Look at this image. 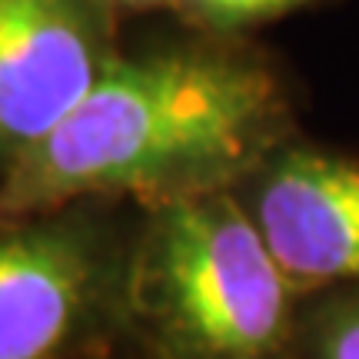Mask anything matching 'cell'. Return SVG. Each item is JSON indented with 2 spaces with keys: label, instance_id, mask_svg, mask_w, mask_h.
Segmentation results:
<instances>
[{
  "label": "cell",
  "instance_id": "6da1fadb",
  "mask_svg": "<svg viewBox=\"0 0 359 359\" xmlns=\"http://www.w3.org/2000/svg\"><path fill=\"white\" fill-rule=\"evenodd\" d=\"M286 120L280 77L240 47L180 43L114 57L64 123L0 173V217L87 196L156 206L226 190L266 160Z\"/></svg>",
  "mask_w": 359,
  "mask_h": 359
},
{
  "label": "cell",
  "instance_id": "7a4b0ae2",
  "mask_svg": "<svg viewBox=\"0 0 359 359\" xmlns=\"http://www.w3.org/2000/svg\"><path fill=\"white\" fill-rule=\"evenodd\" d=\"M290 286L230 190L193 193L150 206L123 259L120 323L156 359H273Z\"/></svg>",
  "mask_w": 359,
  "mask_h": 359
},
{
  "label": "cell",
  "instance_id": "3957f363",
  "mask_svg": "<svg viewBox=\"0 0 359 359\" xmlns=\"http://www.w3.org/2000/svg\"><path fill=\"white\" fill-rule=\"evenodd\" d=\"M123 259L80 210L0 217V359H70L120 323Z\"/></svg>",
  "mask_w": 359,
  "mask_h": 359
},
{
  "label": "cell",
  "instance_id": "277c9868",
  "mask_svg": "<svg viewBox=\"0 0 359 359\" xmlns=\"http://www.w3.org/2000/svg\"><path fill=\"white\" fill-rule=\"evenodd\" d=\"M97 0H0V173L64 123L116 53Z\"/></svg>",
  "mask_w": 359,
  "mask_h": 359
},
{
  "label": "cell",
  "instance_id": "5b68a950",
  "mask_svg": "<svg viewBox=\"0 0 359 359\" xmlns=\"http://www.w3.org/2000/svg\"><path fill=\"white\" fill-rule=\"evenodd\" d=\"M253 217L293 286L359 280V163L286 150L257 187Z\"/></svg>",
  "mask_w": 359,
  "mask_h": 359
},
{
  "label": "cell",
  "instance_id": "8992f818",
  "mask_svg": "<svg viewBox=\"0 0 359 359\" xmlns=\"http://www.w3.org/2000/svg\"><path fill=\"white\" fill-rule=\"evenodd\" d=\"M313 0H177L173 7L193 17L210 30H240L263 20H276L283 13L309 7Z\"/></svg>",
  "mask_w": 359,
  "mask_h": 359
},
{
  "label": "cell",
  "instance_id": "52a82bcc",
  "mask_svg": "<svg viewBox=\"0 0 359 359\" xmlns=\"http://www.w3.org/2000/svg\"><path fill=\"white\" fill-rule=\"evenodd\" d=\"M320 359H359V303H343L333 309L316 336Z\"/></svg>",
  "mask_w": 359,
  "mask_h": 359
},
{
  "label": "cell",
  "instance_id": "ba28073f",
  "mask_svg": "<svg viewBox=\"0 0 359 359\" xmlns=\"http://www.w3.org/2000/svg\"><path fill=\"white\" fill-rule=\"evenodd\" d=\"M103 7H130V11H147V7H160V4H177V0H97Z\"/></svg>",
  "mask_w": 359,
  "mask_h": 359
}]
</instances>
